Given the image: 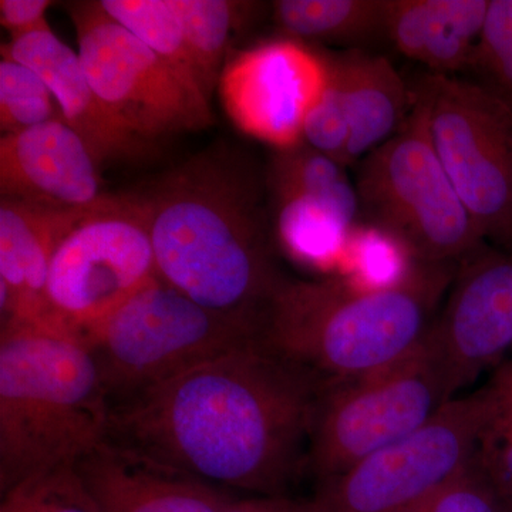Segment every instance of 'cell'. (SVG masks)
<instances>
[{"mask_svg": "<svg viewBox=\"0 0 512 512\" xmlns=\"http://www.w3.org/2000/svg\"><path fill=\"white\" fill-rule=\"evenodd\" d=\"M325 382L259 336L114 406L109 439L224 490L281 497L308 464Z\"/></svg>", "mask_w": 512, "mask_h": 512, "instance_id": "cell-1", "label": "cell"}, {"mask_svg": "<svg viewBox=\"0 0 512 512\" xmlns=\"http://www.w3.org/2000/svg\"><path fill=\"white\" fill-rule=\"evenodd\" d=\"M261 181L241 157L207 151L136 194L158 278L192 301L262 319L282 276Z\"/></svg>", "mask_w": 512, "mask_h": 512, "instance_id": "cell-2", "label": "cell"}, {"mask_svg": "<svg viewBox=\"0 0 512 512\" xmlns=\"http://www.w3.org/2000/svg\"><path fill=\"white\" fill-rule=\"evenodd\" d=\"M456 264H420L396 282L282 279L262 315L266 348L323 380L373 372L412 352L433 323Z\"/></svg>", "mask_w": 512, "mask_h": 512, "instance_id": "cell-3", "label": "cell"}, {"mask_svg": "<svg viewBox=\"0 0 512 512\" xmlns=\"http://www.w3.org/2000/svg\"><path fill=\"white\" fill-rule=\"evenodd\" d=\"M111 404L90 350L39 323L0 330V494L76 466L109 439Z\"/></svg>", "mask_w": 512, "mask_h": 512, "instance_id": "cell-4", "label": "cell"}, {"mask_svg": "<svg viewBox=\"0 0 512 512\" xmlns=\"http://www.w3.org/2000/svg\"><path fill=\"white\" fill-rule=\"evenodd\" d=\"M262 319L207 308L160 278L87 342L111 409L261 336Z\"/></svg>", "mask_w": 512, "mask_h": 512, "instance_id": "cell-5", "label": "cell"}, {"mask_svg": "<svg viewBox=\"0 0 512 512\" xmlns=\"http://www.w3.org/2000/svg\"><path fill=\"white\" fill-rule=\"evenodd\" d=\"M357 164L360 220L396 242L413 262L456 264L483 247L414 96L400 130Z\"/></svg>", "mask_w": 512, "mask_h": 512, "instance_id": "cell-6", "label": "cell"}, {"mask_svg": "<svg viewBox=\"0 0 512 512\" xmlns=\"http://www.w3.org/2000/svg\"><path fill=\"white\" fill-rule=\"evenodd\" d=\"M427 335L396 362L326 380L313 414L308 464L319 483L419 431L451 402Z\"/></svg>", "mask_w": 512, "mask_h": 512, "instance_id": "cell-7", "label": "cell"}, {"mask_svg": "<svg viewBox=\"0 0 512 512\" xmlns=\"http://www.w3.org/2000/svg\"><path fill=\"white\" fill-rule=\"evenodd\" d=\"M157 278L146 212L137 195L109 194L57 247L39 325L87 345L120 306Z\"/></svg>", "mask_w": 512, "mask_h": 512, "instance_id": "cell-8", "label": "cell"}, {"mask_svg": "<svg viewBox=\"0 0 512 512\" xmlns=\"http://www.w3.org/2000/svg\"><path fill=\"white\" fill-rule=\"evenodd\" d=\"M414 99L444 170L480 232L512 247V106L480 83L424 77Z\"/></svg>", "mask_w": 512, "mask_h": 512, "instance_id": "cell-9", "label": "cell"}, {"mask_svg": "<svg viewBox=\"0 0 512 512\" xmlns=\"http://www.w3.org/2000/svg\"><path fill=\"white\" fill-rule=\"evenodd\" d=\"M69 12L87 79L131 133L151 143L210 126V100L107 15L100 2H74Z\"/></svg>", "mask_w": 512, "mask_h": 512, "instance_id": "cell-10", "label": "cell"}, {"mask_svg": "<svg viewBox=\"0 0 512 512\" xmlns=\"http://www.w3.org/2000/svg\"><path fill=\"white\" fill-rule=\"evenodd\" d=\"M483 419L481 389L456 397L412 436L319 483L311 512L409 510L474 457Z\"/></svg>", "mask_w": 512, "mask_h": 512, "instance_id": "cell-11", "label": "cell"}, {"mask_svg": "<svg viewBox=\"0 0 512 512\" xmlns=\"http://www.w3.org/2000/svg\"><path fill=\"white\" fill-rule=\"evenodd\" d=\"M322 53L289 37L228 57L218 90L232 123L279 150L303 141V126L325 84Z\"/></svg>", "mask_w": 512, "mask_h": 512, "instance_id": "cell-12", "label": "cell"}, {"mask_svg": "<svg viewBox=\"0 0 512 512\" xmlns=\"http://www.w3.org/2000/svg\"><path fill=\"white\" fill-rule=\"evenodd\" d=\"M463 261L427 332L451 399L512 348V255L481 247Z\"/></svg>", "mask_w": 512, "mask_h": 512, "instance_id": "cell-13", "label": "cell"}, {"mask_svg": "<svg viewBox=\"0 0 512 512\" xmlns=\"http://www.w3.org/2000/svg\"><path fill=\"white\" fill-rule=\"evenodd\" d=\"M101 167L64 120L47 121L0 140L2 198L90 210L104 201Z\"/></svg>", "mask_w": 512, "mask_h": 512, "instance_id": "cell-14", "label": "cell"}, {"mask_svg": "<svg viewBox=\"0 0 512 512\" xmlns=\"http://www.w3.org/2000/svg\"><path fill=\"white\" fill-rule=\"evenodd\" d=\"M101 512H225L224 488L107 439L76 464Z\"/></svg>", "mask_w": 512, "mask_h": 512, "instance_id": "cell-15", "label": "cell"}, {"mask_svg": "<svg viewBox=\"0 0 512 512\" xmlns=\"http://www.w3.org/2000/svg\"><path fill=\"white\" fill-rule=\"evenodd\" d=\"M2 59L25 64L42 77L59 104L64 123L83 138L100 167L146 156L147 141L124 127L94 92L79 53L52 29L2 45Z\"/></svg>", "mask_w": 512, "mask_h": 512, "instance_id": "cell-16", "label": "cell"}, {"mask_svg": "<svg viewBox=\"0 0 512 512\" xmlns=\"http://www.w3.org/2000/svg\"><path fill=\"white\" fill-rule=\"evenodd\" d=\"M101 204V202H100ZM0 201L2 323H42L50 262L60 242L92 211Z\"/></svg>", "mask_w": 512, "mask_h": 512, "instance_id": "cell-17", "label": "cell"}, {"mask_svg": "<svg viewBox=\"0 0 512 512\" xmlns=\"http://www.w3.org/2000/svg\"><path fill=\"white\" fill-rule=\"evenodd\" d=\"M491 0H386V39L436 74L470 69Z\"/></svg>", "mask_w": 512, "mask_h": 512, "instance_id": "cell-18", "label": "cell"}, {"mask_svg": "<svg viewBox=\"0 0 512 512\" xmlns=\"http://www.w3.org/2000/svg\"><path fill=\"white\" fill-rule=\"evenodd\" d=\"M343 56L349 117L345 165L349 167L400 130L412 110L413 92L387 57L359 50Z\"/></svg>", "mask_w": 512, "mask_h": 512, "instance_id": "cell-19", "label": "cell"}, {"mask_svg": "<svg viewBox=\"0 0 512 512\" xmlns=\"http://www.w3.org/2000/svg\"><path fill=\"white\" fill-rule=\"evenodd\" d=\"M272 20L298 42L365 45L386 37V0H276Z\"/></svg>", "mask_w": 512, "mask_h": 512, "instance_id": "cell-20", "label": "cell"}, {"mask_svg": "<svg viewBox=\"0 0 512 512\" xmlns=\"http://www.w3.org/2000/svg\"><path fill=\"white\" fill-rule=\"evenodd\" d=\"M346 167L305 141L272 154L266 173L268 190H289L320 202L346 231L360 221L355 181Z\"/></svg>", "mask_w": 512, "mask_h": 512, "instance_id": "cell-21", "label": "cell"}, {"mask_svg": "<svg viewBox=\"0 0 512 512\" xmlns=\"http://www.w3.org/2000/svg\"><path fill=\"white\" fill-rule=\"evenodd\" d=\"M170 3L197 64L202 90L211 101L227 63L234 33L252 18L259 5L232 0H170Z\"/></svg>", "mask_w": 512, "mask_h": 512, "instance_id": "cell-22", "label": "cell"}, {"mask_svg": "<svg viewBox=\"0 0 512 512\" xmlns=\"http://www.w3.org/2000/svg\"><path fill=\"white\" fill-rule=\"evenodd\" d=\"M268 191L274 205L276 237L293 258L329 266L345 255L353 232L346 231L320 202L295 191Z\"/></svg>", "mask_w": 512, "mask_h": 512, "instance_id": "cell-23", "label": "cell"}, {"mask_svg": "<svg viewBox=\"0 0 512 512\" xmlns=\"http://www.w3.org/2000/svg\"><path fill=\"white\" fill-rule=\"evenodd\" d=\"M100 5L107 15L171 66L191 89L207 99L183 26L170 0H101Z\"/></svg>", "mask_w": 512, "mask_h": 512, "instance_id": "cell-24", "label": "cell"}, {"mask_svg": "<svg viewBox=\"0 0 512 512\" xmlns=\"http://www.w3.org/2000/svg\"><path fill=\"white\" fill-rule=\"evenodd\" d=\"M63 120L52 90L42 77L15 60L0 62V130L3 136Z\"/></svg>", "mask_w": 512, "mask_h": 512, "instance_id": "cell-25", "label": "cell"}, {"mask_svg": "<svg viewBox=\"0 0 512 512\" xmlns=\"http://www.w3.org/2000/svg\"><path fill=\"white\" fill-rule=\"evenodd\" d=\"M323 59L326 66L325 84L318 101L306 117L303 141L346 167L349 117L345 56L343 53L323 55Z\"/></svg>", "mask_w": 512, "mask_h": 512, "instance_id": "cell-26", "label": "cell"}, {"mask_svg": "<svg viewBox=\"0 0 512 512\" xmlns=\"http://www.w3.org/2000/svg\"><path fill=\"white\" fill-rule=\"evenodd\" d=\"M0 495V512H101L74 466L43 471Z\"/></svg>", "mask_w": 512, "mask_h": 512, "instance_id": "cell-27", "label": "cell"}, {"mask_svg": "<svg viewBox=\"0 0 512 512\" xmlns=\"http://www.w3.org/2000/svg\"><path fill=\"white\" fill-rule=\"evenodd\" d=\"M470 69L512 106V0H491Z\"/></svg>", "mask_w": 512, "mask_h": 512, "instance_id": "cell-28", "label": "cell"}, {"mask_svg": "<svg viewBox=\"0 0 512 512\" xmlns=\"http://www.w3.org/2000/svg\"><path fill=\"white\" fill-rule=\"evenodd\" d=\"M404 512H511L494 490L476 454L436 490Z\"/></svg>", "mask_w": 512, "mask_h": 512, "instance_id": "cell-29", "label": "cell"}, {"mask_svg": "<svg viewBox=\"0 0 512 512\" xmlns=\"http://www.w3.org/2000/svg\"><path fill=\"white\" fill-rule=\"evenodd\" d=\"M483 392V389H481ZM476 460L501 500L512 512V417L491 409L485 399Z\"/></svg>", "mask_w": 512, "mask_h": 512, "instance_id": "cell-30", "label": "cell"}, {"mask_svg": "<svg viewBox=\"0 0 512 512\" xmlns=\"http://www.w3.org/2000/svg\"><path fill=\"white\" fill-rule=\"evenodd\" d=\"M50 5V0H2L0 23L8 30L12 39L49 29L46 10Z\"/></svg>", "mask_w": 512, "mask_h": 512, "instance_id": "cell-31", "label": "cell"}, {"mask_svg": "<svg viewBox=\"0 0 512 512\" xmlns=\"http://www.w3.org/2000/svg\"><path fill=\"white\" fill-rule=\"evenodd\" d=\"M225 512H311V503L292 500L288 495H281V497L255 495L245 500L235 498Z\"/></svg>", "mask_w": 512, "mask_h": 512, "instance_id": "cell-32", "label": "cell"}, {"mask_svg": "<svg viewBox=\"0 0 512 512\" xmlns=\"http://www.w3.org/2000/svg\"><path fill=\"white\" fill-rule=\"evenodd\" d=\"M483 392L491 409L512 417V360L497 367Z\"/></svg>", "mask_w": 512, "mask_h": 512, "instance_id": "cell-33", "label": "cell"}]
</instances>
